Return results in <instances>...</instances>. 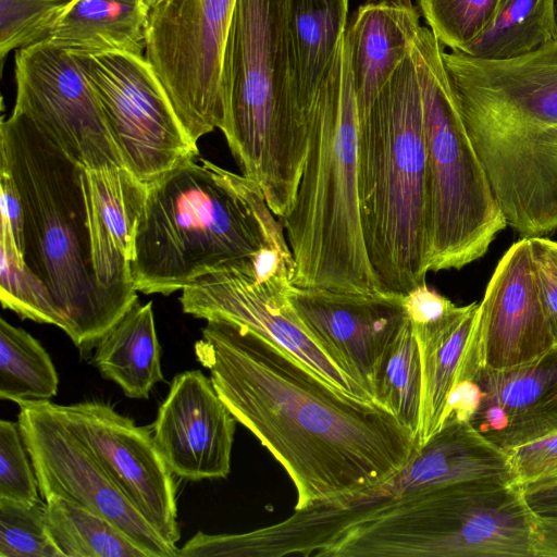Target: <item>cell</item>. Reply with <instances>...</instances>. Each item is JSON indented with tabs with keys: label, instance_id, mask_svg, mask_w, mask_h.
<instances>
[{
	"label": "cell",
	"instance_id": "obj_3",
	"mask_svg": "<svg viewBox=\"0 0 557 557\" xmlns=\"http://www.w3.org/2000/svg\"><path fill=\"white\" fill-rule=\"evenodd\" d=\"M537 517L521 485L448 484L326 508L315 557H535Z\"/></svg>",
	"mask_w": 557,
	"mask_h": 557
},
{
	"label": "cell",
	"instance_id": "obj_30",
	"mask_svg": "<svg viewBox=\"0 0 557 557\" xmlns=\"http://www.w3.org/2000/svg\"><path fill=\"white\" fill-rule=\"evenodd\" d=\"M420 397V356L412 326L407 319L377 371L373 400L418 435Z\"/></svg>",
	"mask_w": 557,
	"mask_h": 557
},
{
	"label": "cell",
	"instance_id": "obj_14",
	"mask_svg": "<svg viewBox=\"0 0 557 557\" xmlns=\"http://www.w3.org/2000/svg\"><path fill=\"white\" fill-rule=\"evenodd\" d=\"M292 286L257 281L247 258L199 277L182 290L180 301L183 311L195 318L225 319L251 329L334 387L371 400L326 357L300 323L287 298Z\"/></svg>",
	"mask_w": 557,
	"mask_h": 557
},
{
	"label": "cell",
	"instance_id": "obj_15",
	"mask_svg": "<svg viewBox=\"0 0 557 557\" xmlns=\"http://www.w3.org/2000/svg\"><path fill=\"white\" fill-rule=\"evenodd\" d=\"M287 298L326 357L373 400L377 371L407 320L404 294L293 285Z\"/></svg>",
	"mask_w": 557,
	"mask_h": 557
},
{
	"label": "cell",
	"instance_id": "obj_4",
	"mask_svg": "<svg viewBox=\"0 0 557 557\" xmlns=\"http://www.w3.org/2000/svg\"><path fill=\"white\" fill-rule=\"evenodd\" d=\"M267 247L289 245L261 187L209 160H188L147 184L133 283L145 295H170Z\"/></svg>",
	"mask_w": 557,
	"mask_h": 557
},
{
	"label": "cell",
	"instance_id": "obj_34",
	"mask_svg": "<svg viewBox=\"0 0 557 557\" xmlns=\"http://www.w3.org/2000/svg\"><path fill=\"white\" fill-rule=\"evenodd\" d=\"M70 0H0V59L47 40Z\"/></svg>",
	"mask_w": 557,
	"mask_h": 557
},
{
	"label": "cell",
	"instance_id": "obj_1",
	"mask_svg": "<svg viewBox=\"0 0 557 557\" xmlns=\"http://www.w3.org/2000/svg\"><path fill=\"white\" fill-rule=\"evenodd\" d=\"M195 355L237 422L287 472L294 510L373 491L420 448L388 409L334 387L240 323L207 320Z\"/></svg>",
	"mask_w": 557,
	"mask_h": 557
},
{
	"label": "cell",
	"instance_id": "obj_13",
	"mask_svg": "<svg viewBox=\"0 0 557 557\" xmlns=\"http://www.w3.org/2000/svg\"><path fill=\"white\" fill-rule=\"evenodd\" d=\"M18 428L44 499L60 495L107 518L149 557H177L125 496L54 408L44 403L20 407Z\"/></svg>",
	"mask_w": 557,
	"mask_h": 557
},
{
	"label": "cell",
	"instance_id": "obj_36",
	"mask_svg": "<svg viewBox=\"0 0 557 557\" xmlns=\"http://www.w3.org/2000/svg\"><path fill=\"white\" fill-rule=\"evenodd\" d=\"M529 240L542 305L557 345V242L545 236Z\"/></svg>",
	"mask_w": 557,
	"mask_h": 557
},
{
	"label": "cell",
	"instance_id": "obj_24",
	"mask_svg": "<svg viewBox=\"0 0 557 557\" xmlns=\"http://www.w3.org/2000/svg\"><path fill=\"white\" fill-rule=\"evenodd\" d=\"M478 307L473 301L438 322L411 325L421 364L420 446L442 429L448 395L469 352Z\"/></svg>",
	"mask_w": 557,
	"mask_h": 557
},
{
	"label": "cell",
	"instance_id": "obj_31",
	"mask_svg": "<svg viewBox=\"0 0 557 557\" xmlns=\"http://www.w3.org/2000/svg\"><path fill=\"white\" fill-rule=\"evenodd\" d=\"M0 300L22 319L52 324L64 332L66 321L47 284L0 242Z\"/></svg>",
	"mask_w": 557,
	"mask_h": 557
},
{
	"label": "cell",
	"instance_id": "obj_2",
	"mask_svg": "<svg viewBox=\"0 0 557 557\" xmlns=\"http://www.w3.org/2000/svg\"><path fill=\"white\" fill-rule=\"evenodd\" d=\"M460 112L507 225L557 231V40L506 60L445 52Z\"/></svg>",
	"mask_w": 557,
	"mask_h": 557
},
{
	"label": "cell",
	"instance_id": "obj_43",
	"mask_svg": "<svg viewBox=\"0 0 557 557\" xmlns=\"http://www.w3.org/2000/svg\"><path fill=\"white\" fill-rule=\"evenodd\" d=\"M164 0H147L149 7L152 9L153 7L158 5L159 3L163 2Z\"/></svg>",
	"mask_w": 557,
	"mask_h": 557
},
{
	"label": "cell",
	"instance_id": "obj_32",
	"mask_svg": "<svg viewBox=\"0 0 557 557\" xmlns=\"http://www.w3.org/2000/svg\"><path fill=\"white\" fill-rule=\"evenodd\" d=\"M499 0H418L429 28L451 51L463 52L488 26Z\"/></svg>",
	"mask_w": 557,
	"mask_h": 557
},
{
	"label": "cell",
	"instance_id": "obj_44",
	"mask_svg": "<svg viewBox=\"0 0 557 557\" xmlns=\"http://www.w3.org/2000/svg\"><path fill=\"white\" fill-rule=\"evenodd\" d=\"M555 12H556V23H557V0H555Z\"/></svg>",
	"mask_w": 557,
	"mask_h": 557
},
{
	"label": "cell",
	"instance_id": "obj_8",
	"mask_svg": "<svg viewBox=\"0 0 557 557\" xmlns=\"http://www.w3.org/2000/svg\"><path fill=\"white\" fill-rule=\"evenodd\" d=\"M358 191L362 234L384 290L425 282L430 201L420 86L410 54L359 122Z\"/></svg>",
	"mask_w": 557,
	"mask_h": 557
},
{
	"label": "cell",
	"instance_id": "obj_6",
	"mask_svg": "<svg viewBox=\"0 0 557 557\" xmlns=\"http://www.w3.org/2000/svg\"><path fill=\"white\" fill-rule=\"evenodd\" d=\"M219 127L242 174L280 219L292 207L308 147V117L294 87L286 0H237L221 67Z\"/></svg>",
	"mask_w": 557,
	"mask_h": 557
},
{
	"label": "cell",
	"instance_id": "obj_45",
	"mask_svg": "<svg viewBox=\"0 0 557 557\" xmlns=\"http://www.w3.org/2000/svg\"><path fill=\"white\" fill-rule=\"evenodd\" d=\"M368 1H372V0H368Z\"/></svg>",
	"mask_w": 557,
	"mask_h": 557
},
{
	"label": "cell",
	"instance_id": "obj_16",
	"mask_svg": "<svg viewBox=\"0 0 557 557\" xmlns=\"http://www.w3.org/2000/svg\"><path fill=\"white\" fill-rule=\"evenodd\" d=\"M54 408L152 528L177 547L176 486L152 431L100 401Z\"/></svg>",
	"mask_w": 557,
	"mask_h": 557
},
{
	"label": "cell",
	"instance_id": "obj_21",
	"mask_svg": "<svg viewBox=\"0 0 557 557\" xmlns=\"http://www.w3.org/2000/svg\"><path fill=\"white\" fill-rule=\"evenodd\" d=\"M472 481L516 482L508 455L503 449L470 423L450 420L420 446L400 472L362 496L385 499Z\"/></svg>",
	"mask_w": 557,
	"mask_h": 557
},
{
	"label": "cell",
	"instance_id": "obj_17",
	"mask_svg": "<svg viewBox=\"0 0 557 557\" xmlns=\"http://www.w3.org/2000/svg\"><path fill=\"white\" fill-rule=\"evenodd\" d=\"M474 337L480 364L503 369L528 362L557 346L544 311L529 238L499 259L479 302Z\"/></svg>",
	"mask_w": 557,
	"mask_h": 557
},
{
	"label": "cell",
	"instance_id": "obj_7",
	"mask_svg": "<svg viewBox=\"0 0 557 557\" xmlns=\"http://www.w3.org/2000/svg\"><path fill=\"white\" fill-rule=\"evenodd\" d=\"M308 147L294 202L280 219L296 269L293 284L384 290L362 234L357 168L358 110L344 37L308 117Z\"/></svg>",
	"mask_w": 557,
	"mask_h": 557
},
{
	"label": "cell",
	"instance_id": "obj_40",
	"mask_svg": "<svg viewBox=\"0 0 557 557\" xmlns=\"http://www.w3.org/2000/svg\"><path fill=\"white\" fill-rule=\"evenodd\" d=\"M481 400L482 391L474 379L457 381L447 398L443 424L450 420L470 423Z\"/></svg>",
	"mask_w": 557,
	"mask_h": 557
},
{
	"label": "cell",
	"instance_id": "obj_5",
	"mask_svg": "<svg viewBox=\"0 0 557 557\" xmlns=\"http://www.w3.org/2000/svg\"><path fill=\"white\" fill-rule=\"evenodd\" d=\"M0 168L13 178L24 212V262L49 287L82 355L131 308L95 275L83 171L29 120L11 113L0 126Z\"/></svg>",
	"mask_w": 557,
	"mask_h": 557
},
{
	"label": "cell",
	"instance_id": "obj_10",
	"mask_svg": "<svg viewBox=\"0 0 557 557\" xmlns=\"http://www.w3.org/2000/svg\"><path fill=\"white\" fill-rule=\"evenodd\" d=\"M101 104L124 166L149 184L199 154L144 54H73Z\"/></svg>",
	"mask_w": 557,
	"mask_h": 557
},
{
	"label": "cell",
	"instance_id": "obj_11",
	"mask_svg": "<svg viewBox=\"0 0 557 557\" xmlns=\"http://www.w3.org/2000/svg\"><path fill=\"white\" fill-rule=\"evenodd\" d=\"M236 1L164 0L150 11L145 55L195 143L222 122V58Z\"/></svg>",
	"mask_w": 557,
	"mask_h": 557
},
{
	"label": "cell",
	"instance_id": "obj_28",
	"mask_svg": "<svg viewBox=\"0 0 557 557\" xmlns=\"http://www.w3.org/2000/svg\"><path fill=\"white\" fill-rule=\"evenodd\" d=\"M45 502L47 529L63 557H149L101 515L60 495Z\"/></svg>",
	"mask_w": 557,
	"mask_h": 557
},
{
	"label": "cell",
	"instance_id": "obj_37",
	"mask_svg": "<svg viewBox=\"0 0 557 557\" xmlns=\"http://www.w3.org/2000/svg\"><path fill=\"white\" fill-rule=\"evenodd\" d=\"M519 485L530 483L557 463V431L505 451Z\"/></svg>",
	"mask_w": 557,
	"mask_h": 557
},
{
	"label": "cell",
	"instance_id": "obj_18",
	"mask_svg": "<svg viewBox=\"0 0 557 557\" xmlns=\"http://www.w3.org/2000/svg\"><path fill=\"white\" fill-rule=\"evenodd\" d=\"M236 418L200 370L176 374L152 424L156 446L183 479H224L231 471Z\"/></svg>",
	"mask_w": 557,
	"mask_h": 557
},
{
	"label": "cell",
	"instance_id": "obj_25",
	"mask_svg": "<svg viewBox=\"0 0 557 557\" xmlns=\"http://www.w3.org/2000/svg\"><path fill=\"white\" fill-rule=\"evenodd\" d=\"M147 0H70L47 41L72 54H144Z\"/></svg>",
	"mask_w": 557,
	"mask_h": 557
},
{
	"label": "cell",
	"instance_id": "obj_26",
	"mask_svg": "<svg viewBox=\"0 0 557 557\" xmlns=\"http://www.w3.org/2000/svg\"><path fill=\"white\" fill-rule=\"evenodd\" d=\"M160 357L152 302L137 300L98 342L94 363L126 397L148 399L164 381Z\"/></svg>",
	"mask_w": 557,
	"mask_h": 557
},
{
	"label": "cell",
	"instance_id": "obj_12",
	"mask_svg": "<svg viewBox=\"0 0 557 557\" xmlns=\"http://www.w3.org/2000/svg\"><path fill=\"white\" fill-rule=\"evenodd\" d=\"M14 64L13 113L86 170L124 166L99 99L72 53L44 40L16 50Z\"/></svg>",
	"mask_w": 557,
	"mask_h": 557
},
{
	"label": "cell",
	"instance_id": "obj_42",
	"mask_svg": "<svg viewBox=\"0 0 557 557\" xmlns=\"http://www.w3.org/2000/svg\"><path fill=\"white\" fill-rule=\"evenodd\" d=\"M543 546L548 556L557 557V518L544 521Z\"/></svg>",
	"mask_w": 557,
	"mask_h": 557
},
{
	"label": "cell",
	"instance_id": "obj_20",
	"mask_svg": "<svg viewBox=\"0 0 557 557\" xmlns=\"http://www.w3.org/2000/svg\"><path fill=\"white\" fill-rule=\"evenodd\" d=\"M92 269L98 283L127 307L138 295L132 276L135 237L147 184L124 166L83 171Z\"/></svg>",
	"mask_w": 557,
	"mask_h": 557
},
{
	"label": "cell",
	"instance_id": "obj_22",
	"mask_svg": "<svg viewBox=\"0 0 557 557\" xmlns=\"http://www.w3.org/2000/svg\"><path fill=\"white\" fill-rule=\"evenodd\" d=\"M420 27L412 0H372L356 10L345 39L359 122L410 54Z\"/></svg>",
	"mask_w": 557,
	"mask_h": 557
},
{
	"label": "cell",
	"instance_id": "obj_9",
	"mask_svg": "<svg viewBox=\"0 0 557 557\" xmlns=\"http://www.w3.org/2000/svg\"><path fill=\"white\" fill-rule=\"evenodd\" d=\"M422 104L430 201L429 272L482 258L507 221L465 125L444 46L421 26L411 46Z\"/></svg>",
	"mask_w": 557,
	"mask_h": 557
},
{
	"label": "cell",
	"instance_id": "obj_33",
	"mask_svg": "<svg viewBox=\"0 0 557 557\" xmlns=\"http://www.w3.org/2000/svg\"><path fill=\"white\" fill-rule=\"evenodd\" d=\"M0 557H63L46 524V502L0 498Z\"/></svg>",
	"mask_w": 557,
	"mask_h": 557
},
{
	"label": "cell",
	"instance_id": "obj_23",
	"mask_svg": "<svg viewBox=\"0 0 557 557\" xmlns=\"http://www.w3.org/2000/svg\"><path fill=\"white\" fill-rule=\"evenodd\" d=\"M349 0H286V38L295 91L309 117L347 28Z\"/></svg>",
	"mask_w": 557,
	"mask_h": 557
},
{
	"label": "cell",
	"instance_id": "obj_41",
	"mask_svg": "<svg viewBox=\"0 0 557 557\" xmlns=\"http://www.w3.org/2000/svg\"><path fill=\"white\" fill-rule=\"evenodd\" d=\"M521 487L529 507L537 518H557V467Z\"/></svg>",
	"mask_w": 557,
	"mask_h": 557
},
{
	"label": "cell",
	"instance_id": "obj_29",
	"mask_svg": "<svg viewBox=\"0 0 557 557\" xmlns=\"http://www.w3.org/2000/svg\"><path fill=\"white\" fill-rule=\"evenodd\" d=\"M59 377L42 345L28 332L0 319V398L21 406L49 403Z\"/></svg>",
	"mask_w": 557,
	"mask_h": 557
},
{
	"label": "cell",
	"instance_id": "obj_27",
	"mask_svg": "<svg viewBox=\"0 0 557 557\" xmlns=\"http://www.w3.org/2000/svg\"><path fill=\"white\" fill-rule=\"evenodd\" d=\"M557 40L555 0H499L486 29L460 53L506 60Z\"/></svg>",
	"mask_w": 557,
	"mask_h": 557
},
{
	"label": "cell",
	"instance_id": "obj_39",
	"mask_svg": "<svg viewBox=\"0 0 557 557\" xmlns=\"http://www.w3.org/2000/svg\"><path fill=\"white\" fill-rule=\"evenodd\" d=\"M458 306L425 282L404 294V309L413 326L438 322L456 310Z\"/></svg>",
	"mask_w": 557,
	"mask_h": 557
},
{
	"label": "cell",
	"instance_id": "obj_19",
	"mask_svg": "<svg viewBox=\"0 0 557 557\" xmlns=\"http://www.w3.org/2000/svg\"><path fill=\"white\" fill-rule=\"evenodd\" d=\"M482 400L470 424L504 451L557 431V346L513 367H481Z\"/></svg>",
	"mask_w": 557,
	"mask_h": 557
},
{
	"label": "cell",
	"instance_id": "obj_35",
	"mask_svg": "<svg viewBox=\"0 0 557 557\" xmlns=\"http://www.w3.org/2000/svg\"><path fill=\"white\" fill-rule=\"evenodd\" d=\"M18 423L0 420V498L33 505L39 498L37 476Z\"/></svg>",
	"mask_w": 557,
	"mask_h": 557
},
{
	"label": "cell",
	"instance_id": "obj_38",
	"mask_svg": "<svg viewBox=\"0 0 557 557\" xmlns=\"http://www.w3.org/2000/svg\"><path fill=\"white\" fill-rule=\"evenodd\" d=\"M0 242L11 247L24 261V212L18 189L11 175L0 168Z\"/></svg>",
	"mask_w": 557,
	"mask_h": 557
}]
</instances>
